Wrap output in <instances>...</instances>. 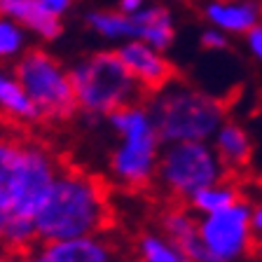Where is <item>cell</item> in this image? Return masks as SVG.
Listing matches in <instances>:
<instances>
[{
  "instance_id": "cell-1",
  "label": "cell",
  "mask_w": 262,
  "mask_h": 262,
  "mask_svg": "<svg viewBox=\"0 0 262 262\" xmlns=\"http://www.w3.org/2000/svg\"><path fill=\"white\" fill-rule=\"evenodd\" d=\"M63 159L26 126L0 117V248L28 251L35 244L33 218Z\"/></svg>"
},
{
  "instance_id": "cell-2",
  "label": "cell",
  "mask_w": 262,
  "mask_h": 262,
  "mask_svg": "<svg viewBox=\"0 0 262 262\" xmlns=\"http://www.w3.org/2000/svg\"><path fill=\"white\" fill-rule=\"evenodd\" d=\"M113 223L110 192L98 176L61 166L35 211V241H71L105 234Z\"/></svg>"
},
{
  "instance_id": "cell-3",
  "label": "cell",
  "mask_w": 262,
  "mask_h": 262,
  "mask_svg": "<svg viewBox=\"0 0 262 262\" xmlns=\"http://www.w3.org/2000/svg\"><path fill=\"white\" fill-rule=\"evenodd\" d=\"M145 110L162 145L206 141L215 136L225 115V108L213 96L176 80L155 92Z\"/></svg>"
},
{
  "instance_id": "cell-4",
  "label": "cell",
  "mask_w": 262,
  "mask_h": 262,
  "mask_svg": "<svg viewBox=\"0 0 262 262\" xmlns=\"http://www.w3.org/2000/svg\"><path fill=\"white\" fill-rule=\"evenodd\" d=\"M68 75L77 110L87 117H108L117 108L134 103V98L143 92L117 56V49L84 56L68 68Z\"/></svg>"
},
{
  "instance_id": "cell-5",
  "label": "cell",
  "mask_w": 262,
  "mask_h": 262,
  "mask_svg": "<svg viewBox=\"0 0 262 262\" xmlns=\"http://www.w3.org/2000/svg\"><path fill=\"white\" fill-rule=\"evenodd\" d=\"M108 124L120 136L110 157V173L126 190H143L155 180L159 159V136L145 105L129 103L108 115Z\"/></svg>"
},
{
  "instance_id": "cell-6",
  "label": "cell",
  "mask_w": 262,
  "mask_h": 262,
  "mask_svg": "<svg viewBox=\"0 0 262 262\" xmlns=\"http://www.w3.org/2000/svg\"><path fill=\"white\" fill-rule=\"evenodd\" d=\"M42 122H66L77 113L68 68L40 47H28L12 66Z\"/></svg>"
},
{
  "instance_id": "cell-7",
  "label": "cell",
  "mask_w": 262,
  "mask_h": 262,
  "mask_svg": "<svg viewBox=\"0 0 262 262\" xmlns=\"http://www.w3.org/2000/svg\"><path fill=\"white\" fill-rule=\"evenodd\" d=\"M225 164L206 141L171 143L157 159L155 178L169 194L190 199L194 192L225 180Z\"/></svg>"
},
{
  "instance_id": "cell-8",
  "label": "cell",
  "mask_w": 262,
  "mask_h": 262,
  "mask_svg": "<svg viewBox=\"0 0 262 262\" xmlns=\"http://www.w3.org/2000/svg\"><path fill=\"white\" fill-rule=\"evenodd\" d=\"M202 241L220 262H232L251 244V208L244 202L208 213L199 223Z\"/></svg>"
},
{
  "instance_id": "cell-9",
  "label": "cell",
  "mask_w": 262,
  "mask_h": 262,
  "mask_svg": "<svg viewBox=\"0 0 262 262\" xmlns=\"http://www.w3.org/2000/svg\"><path fill=\"white\" fill-rule=\"evenodd\" d=\"M21 262H124L108 234L71 241H35L21 253Z\"/></svg>"
},
{
  "instance_id": "cell-10",
  "label": "cell",
  "mask_w": 262,
  "mask_h": 262,
  "mask_svg": "<svg viewBox=\"0 0 262 262\" xmlns=\"http://www.w3.org/2000/svg\"><path fill=\"white\" fill-rule=\"evenodd\" d=\"M117 56L122 63L126 66V71L134 75L138 82V87L147 94H155L164 89L169 82L176 80V68L171 61L162 56V52L152 49L143 40H126L120 49Z\"/></svg>"
},
{
  "instance_id": "cell-11",
  "label": "cell",
  "mask_w": 262,
  "mask_h": 262,
  "mask_svg": "<svg viewBox=\"0 0 262 262\" xmlns=\"http://www.w3.org/2000/svg\"><path fill=\"white\" fill-rule=\"evenodd\" d=\"M162 227L166 232V241L183 255L185 262H220L208 251L199 234V223L187 211H169L164 213Z\"/></svg>"
},
{
  "instance_id": "cell-12",
  "label": "cell",
  "mask_w": 262,
  "mask_h": 262,
  "mask_svg": "<svg viewBox=\"0 0 262 262\" xmlns=\"http://www.w3.org/2000/svg\"><path fill=\"white\" fill-rule=\"evenodd\" d=\"M0 14L26 28L28 35H35L42 42H52L63 33L61 19L52 16L40 0H0Z\"/></svg>"
},
{
  "instance_id": "cell-13",
  "label": "cell",
  "mask_w": 262,
  "mask_h": 262,
  "mask_svg": "<svg viewBox=\"0 0 262 262\" xmlns=\"http://www.w3.org/2000/svg\"><path fill=\"white\" fill-rule=\"evenodd\" d=\"M0 117L19 126H33L42 122L38 108L24 92L19 77L5 63H0Z\"/></svg>"
},
{
  "instance_id": "cell-14",
  "label": "cell",
  "mask_w": 262,
  "mask_h": 262,
  "mask_svg": "<svg viewBox=\"0 0 262 262\" xmlns=\"http://www.w3.org/2000/svg\"><path fill=\"white\" fill-rule=\"evenodd\" d=\"M206 19L220 31L248 33L260 21V7L251 0H234V3L215 0L206 5Z\"/></svg>"
},
{
  "instance_id": "cell-15",
  "label": "cell",
  "mask_w": 262,
  "mask_h": 262,
  "mask_svg": "<svg viewBox=\"0 0 262 262\" xmlns=\"http://www.w3.org/2000/svg\"><path fill=\"white\" fill-rule=\"evenodd\" d=\"M215 152L225 166L244 169L253 157V143L239 124L223 122L215 131Z\"/></svg>"
},
{
  "instance_id": "cell-16",
  "label": "cell",
  "mask_w": 262,
  "mask_h": 262,
  "mask_svg": "<svg viewBox=\"0 0 262 262\" xmlns=\"http://www.w3.org/2000/svg\"><path fill=\"white\" fill-rule=\"evenodd\" d=\"M84 21L92 31H96L105 40H136L138 26L131 21L129 14H122L120 10H89L84 14Z\"/></svg>"
},
{
  "instance_id": "cell-17",
  "label": "cell",
  "mask_w": 262,
  "mask_h": 262,
  "mask_svg": "<svg viewBox=\"0 0 262 262\" xmlns=\"http://www.w3.org/2000/svg\"><path fill=\"white\" fill-rule=\"evenodd\" d=\"M187 202H190V206L194 208V211L208 215V213L223 211V208H229L232 204L241 202V194L234 185H227L225 180H220V183H215V185L194 192Z\"/></svg>"
},
{
  "instance_id": "cell-18",
  "label": "cell",
  "mask_w": 262,
  "mask_h": 262,
  "mask_svg": "<svg viewBox=\"0 0 262 262\" xmlns=\"http://www.w3.org/2000/svg\"><path fill=\"white\" fill-rule=\"evenodd\" d=\"M28 49V33L16 21L0 14V63H10Z\"/></svg>"
},
{
  "instance_id": "cell-19",
  "label": "cell",
  "mask_w": 262,
  "mask_h": 262,
  "mask_svg": "<svg viewBox=\"0 0 262 262\" xmlns=\"http://www.w3.org/2000/svg\"><path fill=\"white\" fill-rule=\"evenodd\" d=\"M138 255L141 262H185L166 239L157 234H143L138 241Z\"/></svg>"
},
{
  "instance_id": "cell-20",
  "label": "cell",
  "mask_w": 262,
  "mask_h": 262,
  "mask_svg": "<svg viewBox=\"0 0 262 262\" xmlns=\"http://www.w3.org/2000/svg\"><path fill=\"white\" fill-rule=\"evenodd\" d=\"M173 38H176L173 21H171V16H164V19H157V21L138 26L136 40H143V42H147L152 49L164 52V49H169L171 45H173Z\"/></svg>"
},
{
  "instance_id": "cell-21",
  "label": "cell",
  "mask_w": 262,
  "mask_h": 262,
  "mask_svg": "<svg viewBox=\"0 0 262 262\" xmlns=\"http://www.w3.org/2000/svg\"><path fill=\"white\" fill-rule=\"evenodd\" d=\"M202 47L204 49H225L227 47V38H225V33L218 31V28H208V31L202 33Z\"/></svg>"
},
{
  "instance_id": "cell-22",
  "label": "cell",
  "mask_w": 262,
  "mask_h": 262,
  "mask_svg": "<svg viewBox=\"0 0 262 262\" xmlns=\"http://www.w3.org/2000/svg\"><path fill=\"white\" fill-rule=\"evenodd\" d=\"M73 3H75V0H40V5H42L52 16H56V19H61L66 12L71 10Z\"/></svg>"
},
{
  "instance_id": "cell-23",
  "label": "cell",
  "mask_w": 262,
  "mask_h": 262,
  "mask_svg": "<svg viewBox=\"0 0 262 262\" xmlns=\"http://www.w3.org/2000/svg\"><path fill=\"white\" fill-rule=\"evenodd\" d=\"M248 47H251L253 54L262 61V26H260V24H257V26H253L251 31H248Z\"/></svg>"
},
{
  "instance_id": "cell-24",
  "label": "cell",
  "mask_w": 262,
  "mask_h": 262,
  "mask_svg": "<svg viewBox=\"0 0 262 262\" xmlns=\"http://www.w3.org/2000/svg\"><path fill=\"white\" fill-rule=\"evenodd\" d=\"M141 7H145V0H120V12L122 14H134Z\"/></svg>"
},
{
  "instance_id": "cell-25",
  "label": "cell",
  "mask_w": 262,
  "mask_h": 262,
  "mask_svg": "<svg viewBox=\"0 0 262 262\" xmlns=\"http://www.w3.org/2000/svg\"><path fill=\"white\" fill-rule=\"evenodd\" d=\"M251 232L262 236V204L255 206V211H251Z\"/></svg>"
}]
</instances>
